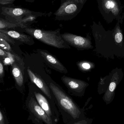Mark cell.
Wrapping results in <instances>:
<instances>
[{"label":"cell","mask_w":124,"mask_h":124,"mask_svg":"<svg viewBox=\"0 0 124 124\" xmlns=\"http://www.w3.org/2000/svg\"><path fill=\"white\" fill-rule=\"evenodd\" d=\"M49 86L64 124L85 116L84 108H80L58 85L50 82Z\"/></svg>","instance_id":"cell-1"},{"label":"cell","mask_w":124,"mask_h":124,"mask_svg":"<svg viewBox=\"0 0 124 124\" xmlns=\"http://www.w3.org/2000/svg\"><path fill=\"white\" fill-rule=\"evenodd\" d=\"M24 30L31 36L48 46L59 49H70V46L62 38L60 29L47 31L26 28Z\"/></svg>","instance_id":"cell-2"},{"label":"cell","mask_w":124,"mask_h":124,"mask_svg":"<svg viewBox=\"0 0 124 124\" xmlns=\"http://www.w3.org/2000/svg\"><path fill=\"white\" fill-rule=\"evenodd\" d=\"M98 7L104 19L108 23L114 21L122 24L124 19L123 5L120 0H98Z\"/></svg>","instance_id":"cell-3"},{"label":"cell","mask_w":124,"mask_h":124,"mask_svg":"<svg viewBox=\"0 0 124 124\" xmlns=\"http://www.w3.org/2000/svg\"><path fill=\"white\" fill-rule=\"evenodd\" d=\"M94 27L95 36L101 38L99 41H101V42H99V43H101L98 45L101 54L107 58L114 59V56L118 57L113 30L106 31L101 24H95Z\"/></svg>","instance_id":"cell-4"},{"label":"cell","mask_w":124,"mask_h":124,"mask_svg":"<svg viewBox=\"0 0 124 124\" xmlns=\"http://www.w3.org/2000/svg\"><path fill=\"white\" fill-rule=\"evenodd\" d=\"M29 113L28 120L34 124H57L46 113L37 102L32 92L29 93L25 102Z\"/></svg>","instance_id":"cell-5"},{"label":"cell","mask_w":124,"mask_h":124,"mask_svg":"<svg viewBox=\"0 0 124 124\" xmlns=\"http://www.w3.org/2000/svg\"><path fill=\"white\" fill-rule=\"evenodd\" d=\"M31 92L46 113L54 122L57 124L60 120V113L54 99H50L47 97L37 86Z\"/></svg>","instance_id":"cell-6"},{"label":"cell","mask_w":124,"mask_h":124,"mask_svg":"<svg viewBox=\"0 0 124 124\" xmlns=\"http://www.w3.org/2000/svg\"><path fill=\"white\" fill-rule=\"evenodd\" d=\"M0 11L6 20L15 24H23V20L26 17L30 16L32 13L29 9L18 7H3L1 8Z\"/></svg>","instance_id":"cell-7"},{"label":"cell","mask_w":124,"mask_h":124,"mask_svg":"<svg viewBox=\"0 0 124 124\" xmlns=\"http://www.w3.org/2000/svg\"><path fill=\"white\" fill-rule=\"evenodd\" d=\"M62 38L69 46L76 48L78 50L83 51L93 48L91 39L82 37L69 33L61 34Z\"/></svg>","instance_id":"cell-8"},{"label":"cell","mask_w":124,"mask_h":124,"mask_svg":"<svg viewBox=\"0 0 124 124\" xmlns=\"http://www.w3.org/2000/svg\"><path fill=\"white\" fill-rule=\"evenodd\" d=\"M61 79L69 92L76 97L84 96L87 87L89 86L88 83L83 80L65 76H62Z\"/></svg>","instance_id":"cell-9"},{"label":"cell","mask_w":124,"mask_h":124,"mask_svg":"<svg viewBox=\"0 0 124 124\" xmlns=\"http://www.w3.org/2000/svg\"><path fill=\"white\" fill-rule=\"evenodd\" d=\"M110 74V83L103 97V100L106 105H108L113 101L116 86L121 81L123 76L122 71L117 69L113 70Z\"/></svg>","instance_id":"cell-10"},{"label":"cell","mask_w":124,"mask_h":124,"mask_svg":"<svg viewBox=\"0 0 124 124\" xmlns=\"http://www.w3.org/2000/svg\"><path fill=\"white\" fill-rule=\"evenodd\" d=\"M85 0H66L55 13L56 17L62 18L73 15L79 9Z\"/></svg>","instance_id":"cell-11"},{"label":"cell","mask_w":124,"mask_h":124,"mask_svg":"<svg viewBox=\"0 0 124 124\" xmlns=\"http://www.w3.org/2000/svg\"><path fill=\"white\" fill-rule=\"evenodd\" d=\"M37 52L51 68L62 73H68V70L62 63L48 51L44 49H38Z\"/></svg>","instance_id":"cell-12"},{"label":"cell","mask_w":124,"mask_h":124,"mask_svg":"<svg viewBox=\"0 0 124 124\" xmlns=\"http://www.w3.org/2000/svg\"><path fill=\"white\" fill-rule=\"evenodd\" d=\"M27 71L31 81L47 97L50 99H54L49 85L47 84L42 77L37 74L35 73L29 68L27 69Z\"/></svg>","instance_id":"cell-13"},{"label":"cell","mask_w":124,"mask_h":124,"mask_svg":"<svg viewBox=\"0 0 124 124\" xmlns=\"http://www.w3.org/2000/svg\"><path fill=\"white\" fill-rule=\"evenodd\" d=\"M120 23L117 22L114 28L113 35L114 42L118 54V57H124V40Z\"/></svg>","instance_id":"cell-14"},{"label":"cell","mask_w":124,"mask_h":124,"mask_svg":"<svg viewBox=\"0 0 124 124\" xmlns=\"http://www.w3.org/2000/svg\"><path fill=\"white\" fill-rule=\"evenodd\" d=\"M0 32L8 36L13 39L18 40L24 43L32 45L34 44L33 38L30 35L20 33L14 31L0 29Z\"/></svg>","instance_id":"cell-15"},{"label":"cell","mask_w":124,"mask_h":124,"mask_svg":"<svg viewBox=\"0 0 124 124\" xmlns=\"http://www.w3.org/2000/svg\"><path fill=\"white\" fill-rule=\"evenodd\" d=\"M8 43L14 44L15 42L13 39L0 32V48L6 51L12 52L11 48Z\"/></svg>","instance_id":"cell-16"},{"label":"cell","mask_w":124,"mask_h":124,"mask_svg":"<svg viewBox=\"0 0 124 124\" xmlns=\"http://www.w3.org/2000/svg\"><path fill=\"white\" fill-rule=\"evenodd\" d=\"M12 73L17 84L22 86L24 84V77L20 68L15 63L12 64Z\"/></svg>","instance_id":"cell-17"},{"label":"cell","mask_w":124,"mask_h":124,"mask_svg":"<svg viewBox=\"0 0 124 124\" xmlns=\"http://www.w3.org/2000/svg\"><path fill=\"white\" fill-rule=\"evenodd\" d=\"M18 27L26 28H27L26 25L22 24H15L9 22L3 19H0V29L5 30L9 28H15Z\"/></svg>","instance_id":"cell-18"},{"label":"cell","mask_w":124,"mask_h":124,"mask_svg":"<svg viewBox=\"0 0 124 124\" xmlns=\"http://www.w3.org/2000/svg\"><path fill=\"white\" fill-rule=\"evenodd\" d=\"M93 119L87 117L86 116L70 121L66 124H92Z\"/></svg>","instance_id":"cell-19"},{"label":"cell","mask_w":124,"mask_h":124,"mask_svg":"<svg viewBox=\"0 0 124 124\" xmlns=\"http://www.w3.org/2000/svg\"><path fill=\"white\" fill-rule=\"evenodd\" d=\"M77 65L79 70L85 72L91 70L94 66V65L92 63L86 61L80 62Z\"/></svg>","instance_id":"cell-20"},{"label":"cell","mask_w":124,"mask_h":124,"mask_svg":"<svg viewBox=\"0 0 124 124\" xmlns=\"http://www.w3.org/2000/svg\"><path fill=\"white\" fill-rule=\"evenodd\" d=\"M0 124H10L6 113L0 106Z\"/></svg>","instance_id":"cell-21"},{"label":"cell","mask_w":124,"mask_h":124,"mask_svg":"<svg viewBox=\"0 0 124 124\" xmlns=\"http://www.w3.org/2000/svg\"><path fill=\"white\" fill-rule=\"evenodd\" d=\"M14 56L12 54H10V55L6 57L4 60V62L6 65L8 64H11L14 63L15 61Z\"/></svg>","instance_id":"cell-22"},{"label":"cell","mask_w":124,"mask_h":124,"mask_svg":"<svg viewBox=\"0 0 124 124\" xmlns=\"http://www.w3.org/2000/svg\"><path fill=\"white\" fill-rule=\"evenodd\" d=\"M11 54L10 52L6 51L0 48V56L6 58L8 56Z\"/></svg>","instance_id":"cell-23"},{"label":"cell","mask_w":124,"mask_h":124,"mask_svg":"<svg viewBox=\"0 0 124 124\" xmlns=\"http://www.w3.org/2000/svg\"><path fill=\"white\" fill-rule=\"evenodd\" d=\"M16 0H0V4L1 5H7L13 3Z\"/></svg>","instance_id":"cell-24"},{"label":"cell","mask_w":124,"mask_h":124,"mask_svg":"<svg viewBox=\"0 0 124 124\" xmlns=\"http://www.w3.org/2000/svg\"><path fill=\"white\" fill-rule=\"evenodd\" d=\"M4 74L3 66L2 62L0 61V77H2Z\"/></svg>","instance_id":"cell-25"},{"label":"cell","mask_w":124,"mask_h":124,"mask_svg":"<svg viewBox=\"0 0 124 124\" xmlns=\"http://www.w3.org/2000/svg\"><path fill=\"white\" fill-rule=\"evenodd\" d=\"M25 1L27 2H33L34 0H25Z\"/></svg>","instance_id":"cell-26"}]
</instances>
